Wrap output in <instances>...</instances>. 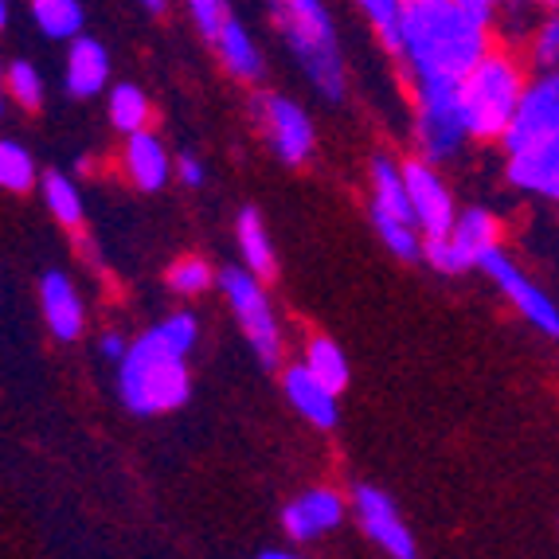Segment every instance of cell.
Here are the masks:
<instances>
[{
    "instance_id": "30bf717a",
    "label": "cell",
    "mask_w": 559,
    "mask_h": 559,
    "mask_svg": "<svg viewBox=\"0 0 559 559\" xmlns=\"http://www.w3.org/2000/svg\"><path fill=\"white\" fill-rule=\"evenodd\" d=\"M481 274L493 282V289L509 301V306H513V313L524 321V325H532L536 333H544V336L556 341L559 336V301L551 298L548 289L532 278L528 271H524L513 254L504 251V247L489 251L481 262Z\"/></svg>"
},
{
    "instance_id": "83f0119b",
    "label": "cell",
    "mask_w": 559,
    "mask_h": 559,
    "mask_svg": "<svg viewBox=\"0 0 559 559\" xmlns=\"http://www.w3.org/2000/svg\"><path fill=\"white\" fill-rule=\"evenodd\" d=\"M165 286H168V294H177V298H185V301L204 298L207 289H219V271H215L204 254H180V259L168 262Z\"/></svg>"
},
{
    "instance_id": "603a6c76",
    "label": "cell",
    "mask_w": 559,
    "mask_h": 559,
    "mask_svg": "<svg viewBox=\"0 0 559 559\" xmlns=\"http://www.w3.org/2000/svg\"><path fill=\"white\" fill-rule=\"evenodd\" d=\"M516 47L524 51L536 71L540 67H559V0L556 4H544V9H532L524 16V28Z\"/></svg>"
},
{
    "instance_id": "e0dca14e",
    "label": "cell",
    "mask_w": 559,
    "mask_h": 559,
    "mask_svg": "<svg viewBox=\"0 0 559 559\" xmlns=\"http://www.w3.org/2000/svg\"><path fill=\"white\" fill-rule=\"evenodd\" d=\"M39 318L47 336L59 345H75L86 333V301L67 271H47L39 278Z\"/></svg>"
},
{
    "instance_id": "3957f363",
    "label": "cell",
    "mask_w": 559,
    "mask_h": 559,
    "mask_svg": "<svg viewBox=\"0 0 559 559\" xmlns=\"http://www.w3.org/2000/svg\"><path fill=\"white\" fill-rule=\"evenodd\" d=\"M266 9H271L274 32L282 36L313 94L321 103H345V47H341V32L325 0H266Z\"/></svg>"
},
{
    "instance_id": "5bb4252c",
    "label": "cell",
    "mask_w": 559,
    "mask_h": 559,
    "mask_svg": "<svg viewBox=\"0 0 559 559\" xmlns=\"http://www.w3.org/2000/svg\"><path fill=\"white\" fill-rule=\"evenodd\" d=\"M551 133H559V67H540V71L532 67L501 150H521L528 141L551 138Z\"/></svg>"
},
{
    "instance_id": "4fadbf2b",
    "label": "cell",
    "mask_w": 559,
    "mask_h": 559,
    "mask_svg": "<svg viewBox=\"0 0 559 559\" xmlns=\"http://www.w3.org/2000/svg\"><path fill=\"white\" fill-rule=\"evenodd\" d=\"M403 177H407V197L411 212H415V224H419L423 239H435V235H447L457 219V200L450 180L442 177V165L427 157H407L403 160Z\"/></svg>"
},
{
    "instance_id": "9a60e30c",
    "label": "cell",
    "mask_w": 559,
    "mask_h": 559,
    "mask_svg": "<svg viewBox=\"0 0 559 559\" xmlns=\"http://www.w3.org/2000/svg\"><path fill=\"white\" fill-rule=\"evenodd\" d=\"M504 185L516 197L559 207V133L528 141L521 150H504Z\"/></svg>"
},
{
    "instance_id": "5b68a950",
    "label": "cell",
    "mask_w": 559,
    "mask_h": 559,
    "mask_svg": "<svg viewBox=\"0 0 559 559\" xmlns=\"http://www.w3.org/2000/svg\"><path fill=\"white\" fill-rule=\"evenodd\" d=\"M407 98H411V141H415L419 157L435 160V165H450L469 145H477L474 133H469L466 110H462L457 83L419 79V83H407Z\"/></svg>"
},
{
    "instance_id": "7402d4cb",
    "label": "cell",
    "mask_w": 559,
    "mask_h": 559,
    "mask_svg": "<svg viewBox=\"0 0 559 559\" xmlns=\"http://www.w3.org/2000/svg\"><path fill=\"white\" fill-rule=\"evenodd\" d=\"M39 200H44L47 215L56 219L63 231H83L86 224V197L75 185V177H67L59 168H47L39 180Z\"/></svg>"
},
{
    "instance_id": "cb8c5ba5",
    "label": "cell",
    "mask_w": 559,
    "mask_h": 559,
    "mask_svg": "<svg viewBox=\"0 0 559 559\" xmlns=\"http://www.w3.org/2000/svg\"><path fill=\"white\" fill-rule=\"evenodd\" d=\"M153 103L150 94L141 91L138 83H114L106 91V121L114 126V133L130 138V133L153 130Z\"/></svg>"
},
{
    "instance_id": "f546056e",
    "label": "cell",
    "mask_w": 559,
    "mask_h": 559,
    "mask_svg": "<svg viewBox=\"0 0 559 559\" xmlns=\"http://www.w3.org/2000/svg\"><path fill=\"white\" fill-rule=\"evenodd\" d=\"M353 9L372 28V36L380 39L383 51L392 56L395 44H400V24H403V12H407V0H353Z\"/></svg>"
},
{
    "instance_id": "4316f807",
    "label": "cell",
    "mask_w": 559,
    "mask_h": 559,
    "mask_svg": "<svg viewBox=\"0 0 559 559\" xmlns=\"http://www.w3.org/2000/svg\"><path fill=\"white\" fill-rule=\"evenodd\" d=\"M39 180H44V168L36 165L28 145L16 138L0 141V188L9 197H32L39 192Z\"/></svg>"
},
{
    "instance_id": "d4e9b609",
    "label": "cell",
    "mask_w": 559,
    "mask_h": 559,
    "mask_svg": "<svg viewBox=\"0 0 559 559\" xmlns=\"http://www.w3.org/2000/svg\"><path fill=\"white\" fill-rule=\"evenodd\" d=\"M28 16L39 36L56 39V44H71L86 32L83 0H28Z\"/></svg>"
},
{
    "instance_id": "4dcf8cb0",
    "label": "cell",
    "mask_w": 559,
    "mask_h": 559,
    "mask_svg": "<svg viewBox=\"0 0 559 559\" xmlns=\"http://www.w3.org/2000/svg\"><path fill=\"white\" fill-rule=\"evenodd\" d=\"M185 9H188V20L197 24V32L207 39V44H212L215 32L227 24V16H231L227 0H185Z\"/></svg>"
},
{
    "instance_id": "d6a6232c",
    "label": "cell",
    "mask_w": 559,
    "mask_h": 559,
    "mask_svg": "<svg viewBox=\"0 0 559 559\" xmlns=\"http://www.w3.org/2000/svg\"><path fill=\"white\" fill-rule=\"evenodd\" d=\"M126 353H130V336H126V333H118V329H106V333L98 336V356H103V360L118 364Z\"/></svg>"
},
{
    "instance_id": "2e32d148",
    "label": "cell",
    "mask_w": 559,
    "mask_h": 559,
    "mask_svg": "<svg viewBox=\"0 0 559 559\" xmlns=\"http://www.w3.org/2000/svg\"><path fill=\"white\" fill-rule=\"evenodd\" d=\"M118 168H121V177L130 180L138 192H145V197L165 192L168 180H177V157L168 153V145L153 130L121 138Z\"/></svg>"
},
{
    "instance_id": "1f68e13d",
    "label": "cell",
    "mask_w": 559,
    "mask_h": 559,
    "mask_svg": "<svg viewBox=\"0 0 559 559\" xmlns=\"http://www.w3.org/2000/svg\"><path fill=\"white\" fill-rule=\"evenodd\" d=\"M177 180L197 192V188L207 185V165L197 157V153H180V157H177Z\"/></svg>"
},
{
    "instance_id": "484cf974",
    "label": "cell",
    "mask_w": 559,
    "mask_h": 559,
    "mask_svg": "<svg viewBox=\"0 0 559 559\" xmlns=\"http://www.w3.org/2000/svg\"><path fill=\"white\" fill-rule=\"evenodd\" d=\"M298 360L306 364V368H309L313 376H321V380H325L329 388H336V392L345 395L348 380H353V364H348L345 348L336 345L333 336H325V333L306 336V345H301V356H298Z\"/></svg>"
},
{
    "instance_id": "ac0fdd59",
    "label": "cell",
    "mask_w": 559,
    "mask_h": 559,
    "mask_svg": "<svg viewBox=\"0 0 559 559\" xmlns=\"http://www.w3.org/2000/svg\"><path fill=\"white\" fill-rule=\"evenodd\" d=\"M282 392H286V403L294 407V415L306 419L309 427L333 430L341 423V392L329 388L321 376L309 372L301 360L282 368Z\"/></svg>"
},
{
    "instance_id": "ba28073f",
    "label": "cell",
    "mask_w": 559,
    "mask_h": 559,
    "mask_svg": "<svg viewBox=\"0 0 559 559\" xmlns=\"http://www.w3.org/2000/svg\"><path fill=\"white\" fill-rule=\"evenodd\" d=\"M251 118L266 153L278 165L306 168L313 160V153H318V126H313V114L298 98H289L282 91H259L251 98Z\"/></svg>"
},
{
    "instance_id": "d590c367",
    "label": "cell",
    "mask_w": 559,
    "mask_h": 559,
    "mask_svg": "<svg viewBox=\"0 0 559 559\" xmlns=\"http://www.w3.org/2000/svg\"><path fill=\"white\" fill-rule=\"evenodd\" d=\"M9 20H12V0H0V24L9 28Z\"/></svg>"
},
{
    "instance_id": "7a4b0ae2",
    "label": "cell",
    "mask_w": 559,
    "mask_h": 559,
    "mask_svg": "<svg viewBox=\"0 0 559 559\" xmlns=\"http://www.w3.org/2000/svg\"><path fill=\"white\" fill-rule=\"evenodd\" d=\"M200 345V318L192 309H173L157 325L130 341V353L118 368V400L138 419H157L180 411L192 395V368L188 356Z\"/></svg>"
},
{
    "instance_id": "f1b7e54d",
    "label": "cell",
    "mask_w": 559,
    "mask_h": 559,
    "mask_svg": "<svg viewBox=\"0 0 559 559\" xmlns=\"http://www.w3.org/2000/svg\"><path fill=\"white\" fill-rule=\"evenodd\" d=\"M4 94H9V103H16L20 110H39L47 98V83L44 75H39V67L32 63V59H9V67H4Z\"/></svg>"
},
{
    "instance_id": "277c9868",
    "label": "cell",
    "mask_w": 559,
    "mask_h": 559,
    "mask_svg": "<svg viewBox=\"0 0 559 559\" xmlns=\"http://www.w3.org/2000/svg\"><path fill=\"white\" fill-rule=\"evenodd\" d=\"M528 75L532 63L509 39H501L493 51H485L462 75L457 94H462V110H466L469 133H474L477 145H501L504 141L516 106H521L524 86H528Z\"/></svg>"
},
{
    "instance_id": "8992f818",
    "label": "cell",
    "mask_w": 559,
    "mask_h": 559,
    "mask_svg": "<svg viewBox=\"0 0 559 559\" xmlns=\"http://www.w3.org/2000/svg\"><path fill=\"white\" fill-rule=\"evenodd\" d=\"M219 294H224L242 341L251 345L262 368H286V329H282L278 306L271 301L266 278L235 262V266L219 271Z\"/></svg>"
},
{
    "instance_id": "7c38bea8",
    "label": "cell",
    "mask_w": 559,
    "mask_h": 559,
    "mask_svg": "<svg viewBox=\"0 0 559 559\" xmlns=\"http://www.w3.org/2000/svg\"><path fill=\"white\" fill-rule=\"evenodd\" d=\"M348 497H353L356 528H360V536L372 544L376 551H383V556H392V559H415L419 556L415 532L407 528L400 504L383 493L380 485H353Z\"/></svg>"
},
{
    "instance_id": "836d02e7",
    "label": "cell",
    "mask_w": 559,
    "mask_h": 559,
    "mask_svg": "<svg viewBox=\"0 0 559 559\" xmlns=\"http://www.w3.org/2000/svg\"><path fill=\"white\" fill-rule=\"evenodd\" d=\"M298 551H301V548H294V544H289V548H274V544H271V548H262L259 556H262V559H294Z\"/></svg>"
},
{
    "instance_id": "8fae6325",
    "label": "cell",
    "mask_w": 559,
    "mask_h": 559,
    "mask_svg": "<svg viewBox=\"0 0 559 559\" xmlns=\"http://www.w3.org/2000/svg\"><path fill=\"white\" fill-rule=\"evenodd\" d=\"M353 516V497L333 485H309L282 509V532L294 548H313Z\"/></svg>"
},
{
    "instance_id": "8d00e7d4",
    "label": "cell",
    "mask_w": 559,
    "mask_h": 559,
    "mask_svg": "<svg viewBox=\"0 0 559 559\" xmlns=\"http://www.w3.org/2000/svg\"><path fill=\"white\" fill-rule=\"evenodd\" d=\"M516 4H524V9H544V4H556V0H516Z\"/></svg>"
},
{
    "instance_id": "6da1fadb",
    "label": "cell",
    "mask_w": 559,
    "mask_h": 559,
    "mask_svg": "<svg viewBox=\"0 0 559 559\" xmlns=\"http://www.w3.org/2000/svg\"><path fill=\"white\" fill-rule=\"evenodd\" d=\"M501 44V12L474 0H407L392 63L403 83H462L469 67Z\"/></svg>"
},
{
    "instance_id": "d6986e66",
    "label": "cell",
    "mask_w": 559,
    "mask_h": 559,
    "mask_svg": "<svg viewBox=\"0 0 559 559\" xmlns=\"http://www.w3.org/2000/svg\"><path fill=\"white\" fill-rule=\"evenodd\" d=\"M63 86L71 98L79 103H91V98H103L106 91L114 86V63L110 51L103 47V39L94 36H79L67 44L63 56Z\"/></svg>"
},
{
    "instance_id": "9c48e42d",
    "label": "cell",
    "mask_w": 559,
    "mask_h": 559,
    "mask_svg": "<svg viewBox=\"0 0 559 559\" xmlns=\"http://www.w3.org/2000/svg\"><path fill=\"white\" fill-rule=\"evenodd\" d=\"M497 247H504L501 215L481 204H469L457 212L454 227L447 235L423 239V262L439 274H466L481 271L485 254L497 251Z\"/></svg>"
},
{
    "instance_id": "f35d334b",
    "label": "cell",
    "mask_w": 559,
    "mask_h": 559,
    "mask_svg": "<svg viewBox=\"0 0 559 559\" xmlns=\"http://www.w3.org/2000/svg\"><path fill=\"white\" fill-rule=\"evenodd\" d=\"M556 532H559V521H556Z\"/></svg>"
},
{
    "instance_id": "e575fe53",
    "label": "cell",
    "mask_w": 559,
    "mask_h": 559,
    "mask_svg": "<svg viewBox=\"0 0 559 559\" xmlns=\"http://www.w3.org/2000/svg\"><path fill=\"white\" fill-rule=\"evenodd\" d=\"M141 9L153 12V16H160V12H168V0H141Z\"/></svg>"
},
{
    "instance_id": "74e56055",
    "label": "cell",
    "mask_w": 559,
    "mask_h": 559,
    "mask_svg": "<svg viewBox=\"0 0 559 559\" xmlns=\"http://www.w3.org/2000/svg\"><path fill=\"white\" fill-rule=\"evenodd\" d=\"M474 4H485V9H497V12H501L504 4H509V0H474Z\"/></svg>"
},
{
    "instance_id": "44dd1931",
    "label": "cell",
    "mask_w": 559,
    "mask_h": 559,
    "mask_svg": "<svg viewBox=\"0 0 559 559\" xmlns=\"http://www.w3.org/2000/svg\"><path fill=\"white\" fill-rule=\"evenodd\" d=\"M235 251H239L242 266L254 271L259 278H278V251H274V239L266 231V219L259 215V207H242L235 215Z\"/></svg>"
},
{
    "instance_id": "ffe728a7",
    "label": "cell",
    "mask_w": 559,
    "mask_h": 559,
    "mask_svg": "<svg viewBox=\"0 0 559 559\" xmlns=\"http://www.w3.org/2000/svg\"><path fill=\"white\" fill-rule=\"evenodd\" d=\"M212 47H215V59H219V67H224L235 83L251 86V83H259V79L266 75V56H262L259 39L251 36V28H247L242 20L227 16L224 28L215 32Z\"/></svg>"
},
{
    "instance_id": "52a82bcc",
    "label": "cell",
    "mask_w": 559,
    "mask_h": 559,
    "mask_svg": "<svg viewBox=\"0 0 559 559\" xmlns=\"http://www.w3.org/2000/svg\"><path fill=\"white\" fill-rule=\"evenodd\" d=\"M368 219H372L380 242L400 262L423 259V231L411 212L403 160L388 157V153H376L368 160Z\"/></svg>"
}]
</instances>
